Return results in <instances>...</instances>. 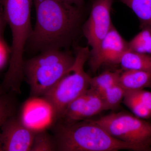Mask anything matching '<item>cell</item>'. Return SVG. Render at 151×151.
<instances>
[{
  "label": "cell",
  "instance_id": "obj_23",
  "mask_svg": "<svg viewBox=\"0 0 151 151\" xmlns=\"http://www.w3.org/2000/svg\"><path fill=\"white\" fill-rule=\"evenodd\" d=\"M1 9H2V8H1L0 7V10Z\"/></svg>",
  "mask_w": 151,
  "mask_h": 151
},
{
  "label": "cell",
  "instance_id": "obj_4",
  "mask_svg": "<svg viewBox=\"0 0 151 151\" xmlns=\"http://www.w3.org/2000/svg\"><path fill=\"white\" fill-rule=\"evenodd\" d=\"M75 57L68 50L52 49L24 62L23 72L32 97H42L69 71Z\"/></svg>",
  "mask_w": 151,
  "mask_h": 151
},
{
  "label": "cell",
  "instance_id": "obj_17",
  "mask_svg": "<svg viewBox=\"0 0 151 151\" xmlns=\"http://www.w3.org/2000/svg\"><path fill=\"white\" fill-rule=\"evenodd\" d=\"M126 92L118 83L100 94L104 102L105 110H114L118 108L123 100Z\"/></svg>",
  "mask_w": 151,
  "mask_h": 151
},
{
  "label": "cell",
  "instance_id": "obj_21",
  "mask_svg": "<svg viewBox=\"0 0 151 151\" xmlns=\"http://www.w3.org/2000/svg\"><path fill=\"white\" fill-rule=\"evenodd\" d=\"M70 5L83 7L85 5V0H60Z\"/></svg>",
  "mask_w": 151,
  "mask_h": 151
},
{
  "label": "cell",
  "instance_id": "obj_12",
  "mask_svg": "<svg viewBox=\"0 0 151 151\" xmlns=\"http://www.w3.org/2000/svg\"><path fill=\"white\" fill-rule=\"evenodd\" d=\"M105 111L102 96L98 92L89 88L82 106L80 121L89 119L103 111Z\"/></svg>",
  "mask_w": 151,
  "mask_h": 151
},
{
  "label": "cell",
  "instance_id": "obj_3",
  "mask_svg": "<svg viewBox=\"0 0 151 151\" xmlns=\"http://www.w3.org/2000/svg\"><path fill=\"white\" fill-rule=\"evenodd\" d=\"M52 123L57 151H138L134 146L113 138L92 119Z\"/></svg>",
  "mask_w": 151,
  "mask_h": 151
},
{
  "label": "cell",
  "instance_id": "obj_2",
  "mask_svg": "<svg viewBox=\"0 0 151 151\" xmlns=\"http://www.w3.org/2000/svg\"><path fill=\"white\" fill-rule=\"evenodd\" d=\"M33 0H0L4 16L11 29L12 44L9 67L0 91L20 94L23 72V53L32 32L31 10Z\"/></svg>",
  "mask_w": 151,
  "mask_h": 151
},
{
  "label": "cell",
  "instance_id": "obj_22",
  "mask_svg": "<svg viewBox=\"0 0 151 151\" xmlns=\"http://www.w3.org/2000/svg\"><path fill=\"white\" fill-rule=\"evenodd\" d=\"M6 24V22L4 16L2 9H1L0 10V37H1V35L2 34L3 31Z\"/></svg>",
  "mask_w": 151,
  "mask_h": 151
},
{
  "label": "cell",
  "instance_id": "obj_7",
  "mask_svg": "<svg viewBox=\"0 0 151 151\" xmlns=\"http://www.w3.org/2000/svg\"><path fill=\"white\" fill-rule=\"evenodd\" d=\"M113 0H92L89 18L82 26V30L91 47L90 55L97 51L101 41L113 24L111 11Z\"/></svg>",
  "mask_w": 151,
  "mask_h": 151
},
{
  "label": "cell",
  "instance_id": "obj_15",
  "mask_svg": "<svg viewBox=\"0 0 151 151\" xmlns=\"http://www.w3.org/2000/svg\"><path fill=\"white\" fill-rule=\"evenodd\" d=\"M130 51L151 55V26L141 29L128 42Z\"/></svg>",
  "mask_w": 151,
  "mask_h": 151
},
{
  "label": "cell",
  "instance_id": "obj_6",
  "mask_svg": "<svg viewBox=\"0 0 151 151\" xmlns=\"http://www.w3.org/2000/svg\"><path fill=\"white\" fill-rule=\"evenodd\" d=\"M92 120L113 138L134 146L138 151H151V122L122 112Z\"/></svg>",
  "mask_w": 151,
  "mask_h": 151
},
{
  "label": "cell",
  "instance_id": "obj_8",
  "mask_svg": "<svg viewBox=\"0 0 151 151\" xmlns=\"http://www.w3.org/2000/svg\"><path fill=\"white\" fill-rule=\"evenodd\" d=\"M36 129L29 126L21 115L9 118L0 131V151H30Z\"/></svg>",
  "mask_w": 151,
  "mask_h": 151
},
{
  "label": "cell",
  "instance_id": "obj_18",
  "mask_svg": "<svg viewBox=\"0 0 151 151\" xmlns=\"http://www.w3.org/2000/svg\"><path fill=\"white\" fill-rule=\"evenodd\" d=\"M14 94L0 91V131L5 122L17 114V102Z\"/></svg>",
  "mask_w": 151,
  "mask_h": 151
},
{
  "label": "cell",
  "instance_id": "obj_20",
  "mask_svg": "<svg viewBox=\"0 0 151 151\" xmlns=\"http://www.w3.org/2000/svg\"><path fill=\"white\" fill-rule=\"evenodd\" d=\"M143 105L151 112V92L145 89L133 91Z\"/></svg>",
  "mask_w": 151,
  "mask_h": 151
},
{
  "label": "cell",
  "instance_id": "obj_1",
  "mask_svg": "<svg viewBox=\"0 0 151 151\" xmlns=\"http://www.w3.org/2000/svg\"><path fill=\"white\" fill-rule=\"evenodd\" d=\"M33 2L36 22L27 44V48L41 52L67 49L73 45L82 28L84 7L60 0H33Z\"/></svg>",
  "mask_w": 151,
  "mask_h": 151
},
{
  "label": "cell",
  "instance_id": "obj_5",
  "mask_svg": "<svg viewBox=\"0 0 151 151\" xmlns=\"http://www.w3.org/2000/svg\"><path fill=\"white\" fill-rule=\"evenodd\" d=\"M90 54L88 47H76L73 66L42 97L51 110L52 122L58 120L68 105L89 88L91 77L85 72L84 66Z\"/></svg>",
  "mask_w": 151,
  "mask_h": 151
},
{
  "label": "cell",
  "instance_id": "obj_11",
  "mask_svg": "<svg viewBox=\"0 0 151 151\" xmlns=\"http://www.w3.org/2000/svg\"><path fill=\"white\" fill-rule=\"evenodd\" d=\"M119 64L123 70H140L151 74V55L128 50L122 55Z\"/></svg>",
  "mask_w": 151,
  "mask_h": 151
},
{
  "label": "cell",
  "instance_id": "obj_16",
  "mask_svg": "<svg viewBox=\"0 0 151 151\" xmlns=\"http://www.w3.org/2000/svg\"><path fill=\"white\" fill-rule=\"evenodd\" d=\"M30 151H57L54 136L46 130H37Z\"/></svg>",
  "mask_w": 151,
  "mask_h": 151
},
{
  "label": "cell",
  "instance_id": "obj_13",
  "mask_svg": "<svg viewBox=\"0 0 151 151\" xmlns=\"http://www.w3.org/2000/svg\"><path fill=\"white\" fill-rule=\"evenodd\" d=\"M135 14L139 21L140 29L151 26V0H119Z\"/></svg>",
  "mask_w": 151,
  "mask_h": 151
},
{
  "label": "cell",
  "instance_id": "obj_19",
  "mask_svg": "<svg viewBox=\"0 0 151 151\" xmlns=\"http://www.w3.org/2000/svg\"><path fill=\"white\" fill-rule=\"evenodd\" d=\"M123 102L135 116L144 119L151 118V112L139 100L133 91H126Z\"/></svg>",
  "mask_w": 151,
  "mask_h": 151
},
{
  "label": "cell",
  "instance_id": "obj_14",
  "mask_svg": "<svg viewBox=\"0 0 151 151\" xmlns=\"http://www.w3.org/2000/svg\"><path fill=\"white\" fill-rule=\"evenodd\" d=\"M122 70L104 71L97 76L90 77L89 88L100 94L111 86L118 84Z\"/></svg>",
  "mask_w": 151,
  "mask_h": 151
},
{
  "label": "cell",
  "instance_id": "obj_9",
  "mask_svg": "<svg viewBox=\"0 0 151 151\" xmlns=\"http://www.w3.org/2000/svg\"><path fill=\"white\" fill-rule=\"evenodd\" d=\"M128 50V42L112 26L101 41L97 51L89 56L88 60L91 69L95 73L105 63L119 64L122 55Z\"/></svg>",
  "mask_w": 151,
  "mask_h": 151
},
{
  "label": "cell",
  "instance_id": "obj_10",
  "mask_svg": "<svg viewBox=\"0 0 151 151\" xmlns=\"http://www.w3.org/2000/svg\"><path fill=\"white\" fill-rule=\"evenodd\" d=\"M119 83L126 91L151 88V74L140 70H122Z\"/></svg>",
  "mask_w": 151,
  "mask_h": 151
}]
</instances>
